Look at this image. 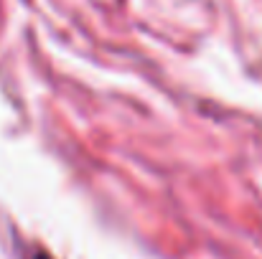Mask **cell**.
Returning <instances> with one entry per match:
<instances>
[{"label":"cell","instance_id":"cell-1","mask_svg":"<svg viewBox=\"0 0 262 259\" xmlns=\"http://www.w3.org/2000/svg\"><path fill=\"white\" fill-rule=\"evenodd\" d=\"M31 259H54V257H51V254H46V252H36Z\"/></svg>","mask_w":262,"mask_h":259}]
</instances>
